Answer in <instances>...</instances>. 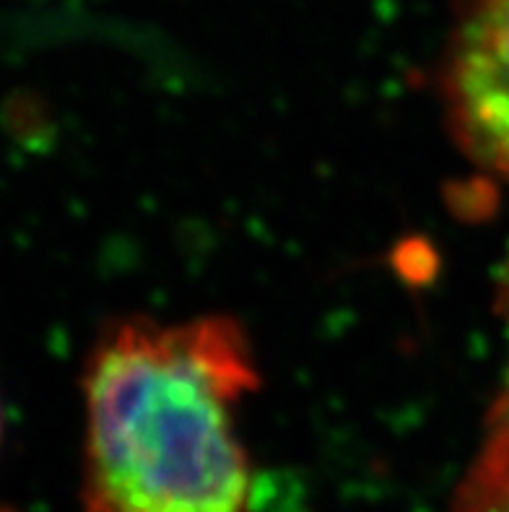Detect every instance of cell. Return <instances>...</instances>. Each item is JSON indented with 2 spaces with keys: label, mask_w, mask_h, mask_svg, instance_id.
I'll use <instances>...</instances> for the list:
<instances>
[{
  "label": "cell",
  "mask_w": 509,
  "mask_h": 512,
  "mask_svg": "<svg viewBox=\"0 0 509 512\" xmlns=\"http://www.w3.org/2000/svg\"><path fill=\"white\" fill-rule=\"evenodd\" d=\"M255 388L247 336L221 315L104 333L84 377V512H250L237 411Z\"/></svg>",
  "instance_id": "cell-1"
},
{
  "label": "cell",
  "mask_w": 509,
  "mask_h": 512,
  "mask_svg": "<svg viewBox=\"0 0 509 512\" xmlns=\"http://www.w3.org/2000/svg\"><path fill=\"white\" fill-rule=\"evenodd\" d=\"M442 99L463 154L509 182V0H468L442 63Z\"/></svg>",
  "instance_id": "cell-2"
},
{
  "label": "cell",
  "mask_w": 509,
  "mask_h": 512,
  "mask_svg": "<svg viewBox=\"0 0 509 512\" xmlns=\"http://www.w3.org/2000/svg\"><path fill=\"white\" fill-rule=\"evenodd\" d=\"M452 512H509V401L497 411L494 427L460 481Z\"/></svg>",
  "instance_id": "cell-3"
},
{
  "label": "cell",
  "mask_w": 509,
  "mask_h": 512,
  "mask_svg": "<svg viewBox=\"0 0 509 512\" xmlns=\"http://www.w3.org/2000/svg\"><path fill=\"white\" fill-rule=\"evenodd\" d=\"M0 512H11V510H3V507H0Z\"/></svg>",
  "instance_id": "cell-4"
}]
</instances>
